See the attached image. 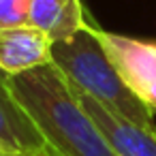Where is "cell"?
I'll list each match as a JSON object with an SVG mask.
<instances>
[{"label": "cell", "instance_id": "obj_6", "mask_svg": "<svg viewBox=\"0 0 156 156\" xmlns=\"http://www.w3.org/2000/svg\"><path fill=\"white\" fill-rule=\"evenodd\" d=\"M9 75L0 71V141L24 156L47 152V143L32 118L24 111L9 88Z\"/></svg>", "mask_w": 156, "mask_h": 156}, {"label": "cell", "instance_id": "obj_5", "mask_svg": "<svg viewBox=\"0 0 156 156\" xmlns=\"http://www.w3.org/2000/svg\"><path fill=\"white\" fill-rule=\"evenodd\" d=\"M51 45L49 37L30 24L0 28V71L13 77L45 66L51 62Z\"/></svg>", "mask_w": 156, "mask_h": 156}, {"label": "cell", "instance_id": "obj_11", "mask_svg": "<svg viewBox=\"0 0 156 156\" xmlns=\"http://www.w3.org/2000/svg\"><path fill=\"white\" fill-rule=\"evenodd\" d=\"M5 156H24V154H5Z\"/></svg>", "mask_w": 156, "mask_h": 156}, {"label": "cell", "instance_id": "obj_10", "mask_svg": "<svg viewBox=\"0 0 156 156\" xmlns=\"http://www.w3.org/2000/svg\"><path fill=\"white\" fill-rule=\"evenodd\" d=\"M34 156H49L47 152H41V154H34Z\"/></svg>", "mask_w": 156, "mask_h": 156}, {"label": "cell", "instance_id": "obj_4", "mask_svg": "<svg viewBox=\"0 0 156 156\" xmlns=\"http://www.w3.org/2000/svg\"><path fill=\"white\" fill-rule=\"evenodd\" d=\"M81 107L90 113V118L96 122V126L107 137L109 145L115 150L118 156H156V130L143 128L111 109H107L103 103L92 98L90 94H83L75 88H71Z\"/></svg>", "mask_w": 156, "mask_h": 156}, {"label": "cell", "instance_id": "obj_3", "mask_svg": "<svg viewBox=\"0 0 156 156\" xmlns=\"http://www.w3.org/2000/svg\"><path fill=\"white\" fill-rule=\"evenodd\" d=\"M86 24L105 49L124 86L141 101V105H145L152 115H156V41L103 30L101 26L88 22V17Z\"/></svg>", "mask_w": 156, "mask_h": 156}, {"label": "cell", "instance_id": "obj_2", "mask_svg": "<svg viewBox=\"0 0 156 156\" xmlns=\"http://www.w3.org/2000/svg\"><path fill=\"white\" fill-rule=\"evenodd\" d=\"M51 64H56L71 88L90 94L113 113L156 130L154 115L124 86L88 24L73 39L51 45Z\"/></svg>", "mask_w": 156, "mask_h": 156}, {"label": "cell", "instance_id": "obj_9", "mask_svg": "<svg viewBox=\"0 0 156 156\" xmlns=\"http://www.w3.org/2000/svg\"><path fill=\"white\" fill-rule=\"evenodd\" d=\"M5 154H20L17 150H13L11 145H7L5 141H0V156H5Z\"/></svg>", "mask_w": 156, "mask_h": 156}, {"label": "cell", "instance_id": "obj_1", "mask_svg": "<svg viewBox=\"0 0 156 156\" xmlns=\"http://www.w3.org/2000/svg\"><path fill=\"white\" fill-rule=\"evenodd\" d=\"M7 81L43 135L49 156H118L56 64L49 62Z\"/></svg>", "mask_w": 156, "mask_h": 156}, {"label": "cell", "instance_id": "obj_8", "mask_svg": "<svg viewBox=\"0 0 156 156\" xmlns=\"http://www.w3.org/2000/svg\"><path fill=\"white\" fill-rule=\"evenodd\" d=\"M32 0H0V28L26 26Z\"/></svg>", "mask_w": 156, "mask_h": 156}, {"label": "cell", "instance_id": "obj_7", "mask_svg": "<svg viewBox=\"0 0 156 156\" xmlns=\"http://www.w3.org/2000/svg\"><path fill=\"white\" fill-rule=\"evenodd\" d=\"M28 24L47 34L51 43H62L86 26V11L81 0H32Z\"/></svg>", "mask_w": 156, "mask_h": 156}]
</instances>
